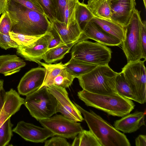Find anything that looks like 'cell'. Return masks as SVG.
I'll list each match as a JSON object with an SVG mask.
<instances>
[{
  "instance_id": "obj_1",
  "label": "cell",
  "mask_w": 146,
  "mask_h": 146,
  "mask_svg": "<svg viewBox=\"0 0 146 146\" xmlns=\"http://www.w3.org/2000/svg\"><path fill=\"white\" fill-rule=\"evenodd\" d=\"M7 11L11 21V31L13 32L40 36L50 32L51 23L45 15L13 0H9Z\"/></svg>"
},
{
  "instance_id": "obj_2",
  "label": "cell",
  "mask_w": 146,
  "mask_h": 146,
  "mask_svg": "<svg viewBox=\"0 0 146 146\" xmlns=\"http://www.w3.org/2000/svg\"><path fill=\"white\" fill-rule=\"evenodd\" d=\"M77 95L87 106L113 116L122 117L129 113L135 106L132 100L119 93L106 95L94 94L83 90L78 92Z\"/></svg>"
},
{
  "instance_id": "obj_3",
  "label": "cell",
  "mask_w": 146,
  "mask_h": 146,
  "mask_svg": "<svg viewBox=\"0 0 146 146\" xmlns=\"http://www.w3.org/2000/svg\"><path fill=\"white\" fill-rule=\"evenodd\" d=\"M84 116L90 130L101 146H130L129 141L123 133L91 110L88 111L73 102Z\"/></svg>"
},
{
  "instance_id": "obj_4",
  "label": "cell",
  "mask_w": 146,
  "mask_h": 146,
  "mask_svg": "<svg viewBox=\"0 0 146 146\" xmlns=\"http://www.w3.org/2000/svg\"><path fill=\"white\" fill-rule=\"evenodd\" d=\"M118 73L108 65L99 66L77 78L83 90L94 94L109 95L119 93L115 85Z\"/></svg>"
},
{
  "instance_id": "obj_5",
  "label": "cell",
  "mask_w": 146,
  "mask_h": 146,
  "mask_svg": "<svg viewBox=\"0 0 146 146\" xmlns=\"http://www.w3.org/2000/svg\"><path fill=\"white\" fill-rule=\"evenodd\" d=\"M24 104L31 116L40 121L57 113V101L44 86L26 96Z\"/></svg>"
},
{
  "instance_id": "obj_6",
  "label": "cell",
  "mask_w": 146,
  "mask_h": 146,
  "mask_svg": "<svg viewBox=\"0 0 146 146\" xmlns=\"http://www.w3.org/2000/svg\"><path fill=\"white\" fill-rule=\"evenodd\" d=\"M112 52L106 45L85 40L73 46L71 58L97 66L106 65L110 60Z\"/></svg>"
},
{
  "instance_id": "obj_7",
  "label": "cell",
  "mask_w": 146,
  "mask_h": 146,
  "mask_svg": "<svg viewBox=\"0 0 146 146\" xmlns=\"http://www.w3.org/2000/svg\"><path fill=\"white\" fill-rule=\"evenodd\" d=\"M140 13V11L135 9L130 22L125 28L124 39L121 44L127 63L142 58L140 33L142 20Z\"/></svg>"
},
{
  "instance_id": "obj_8",
  "label": "cell",
  "mask_w": 146,
  "mask_h": 146,
  "mask_svg": "<svg viewBox=\"0 0 146 146\" xmlns=\"http://www.w3.org/2000/svg\"><path fill=\"white\" fill-rule=\"evenodd\" d=\"M145 60H139L127 63L121 71L137 102L141 104H144L146 102Z\"/></svg>"
},
{
  "instance_id": "obj_9",
  "label": "cell",
  "mask_w": 146,
  "mask_h": 146,
  "mask_svg": "<svg viewBox=\"0 0 146 146\" xmlns=\"http://www.w3.org/2000/svg\"><path fill=\"white\" fill-rule=\"evenodd\" d=\"M43 127L54 134L66 138H73L83 130L81 124L69 119L61 115L39 121Z\"/></svg>"
},
{
  "instance_id": "obj_10",
  "label": "cell",
  "mask_w": 146,
  "mask_h": 146,
  "mask_svg": "<svg viewBox=\"0 0 146 146\" xmlns=\"http://www.w3.org/2000/svg\"><path fill=\"white\" fill-rule=\"evenodd\" d=\"M53 37L49 32L29 45L19 46L17 48V54L26 60L36 62L39 65L43 56L48 50L49 42Z\"/></svg>"
},
{
  "instance_id": "obj_11",
  "label": "cell",
  "mask_w": 146,
  "mask_h": 146,
  "mask_svg": "<svg viewBox=\"0 0 146 146\" xmlns=\"http://www.w3.org/2000/svg\"><path fill=\"white\" fill-rule=\"evenodd\" d=\"M26 141L35 143H43L54 135L47 128L39 127L24 121L18 122L13 129Z\"/></svg>"
},
{
  "instance_id": "obj_12",
  "label": "cell",
  "mask_w": 146,
  "mask_h": 146,
  "mask_svg": "<svg viewBox=\"0 0 146 146\" xmlns=\"http://www.w3.org/2000/svg\"><path fill=\"white\" fill-rule=\"evenodd\" d=\"M135 0H111V20L126 27L136 9Z\"/></svg>"
},
{
  "instance_id": "obj_13",
  "label": "cell",
  "mask_w": 146,
  "mask_h": 146,
  "mask_svg": "<svg viewBox=\"0 0 146 146\" xmlns=\"http://www.w3.org/2000/svg\"><path fill=\"white\" fill-rule=\"evenodd\" d=\"M44 68L31 69L21 78L17 86L19 93L26 96L39 89L42 84L45 75Z\"/></svg>"
},
{
  "instance_id": "obj_14",
  "label": "cell",
  "mask_w": 146,
  "mask_h": 146,
  "mask_svg": "<svg viewBox=\"0 0 146 146\" xmlns=\"http://www.w3.org/2000/svg\"><path fill=\"white\" fill-rule=\"evenodd\" d=\"M51 27L57 33L65 44L86 40L77 21L67 28L64 22L57 19L51 22Z\"/></svg>"
},
{
  "instance_id": "obj_15",
  "label": "cell",
  "mask_w": 146,
  "mask_h": 146,
  "mask_svg": "<svg viewBox=\"0 0 146 146\" xmlns=\"http://www.w3.org/2000/svg\"><path fill=\"white\" fill-rule=\"evenodd\" d=\"M83 34L86 39H91L105 45L119 46L122 42L106 32L92 21L86 26L83 31Z\"/></svg>"
},
{
  "instance_id": "obj_16",
  "label": "cell",
  "mask_w": 146,
  "mask_h": 146,
  "mask_svg": "<svg viewBox=\"0 0 146 146\" xmlns=\"http://www.w3.org/2000/svg\"><path fill=\"white\" fill-rule=\"evenodd\" d=\"M24 100L13 89L6 92L3 88L0 92V113L3 110L11 117L20 110Z\"/></svg>"
},
{
  "instance_id": "obj_17",
  "label": "cell",
  "mask_w": 146,
  "mask_h": 146,
  "mask_svg": "<svg viewBox=\"0 0 146 146\" xmlns=\"http://www.w3.org/2000/svg\"><path fill=\"white\" fill-rule=\"evenodd\" d=\"M145 112L136 111L128 114L115 121L113 124L116 129L125 133L134 132L143 125H145Z\"/></svg>"
},
{
  "instance_id": "obj_18",
  "label": "cell",
  "mask_w": 146,
  "mask_h": 146,
  "mask_svg": "<svg viewBox=\"0 0 146 146\" xmlns=\"http://www.w3.org/2000/svg\"><path fill=\"white\" fill-rule=\"evenodd\" d=\"M48 91L55 97L57 102L67 111L72 114L78 122L84 120L81 113L70 100L66 88L54 85L47 86Z\"/></svg>"
},
{
  "instance_id": "obj_19",
  "label": "cell",
  "mask_w": 146,
  "mask_h": 146,
  "mask_svg": "<svg viewBox=\"0 0 146 146\" xmlns=\"http://www.w3.org/2000/svg\"><path fill=\"white\" fill-rule=\"evenodd\" d=\"M25 65L24 61L16 55L0 56V73L5 76L19 72Z\"/></svg>"
},
{
  "instance_id": "obj_20",
  "label": "cell",
  "mask_w": 146,
  "mask_h": 146,
  "mask_svg": "<svg viewBox=\"0 0 146 146\" xmlns=\"http://www.w3.org/2000/svg\"><path fill=\"white\" fill-rule=\"evenodd\" d=\"M111 0H88L86 5L94 17L111 20Z\"/></svg>"
},
{
  "instance_id": "obj_21",
  "label": "cell",
  "mask_w": 146,
  "mask_h": 146,
  "mask_svg": "<svg viewBox=\"0 0 146 146\" xmlns=\"http://www.w3.org/2000/svg\"><path fill=\"white\" fill-rule=\"evenodd\" d=\"M110 35L122 42L124 39L125 27L111 20L94 17L91 21Z\"/></svg>"
},
{
  "instance_id": "obj_22",
  "label": "cell",
  "mask_w": 146,
  "mask_h": 146,
  "mask_svg": "<svg viewBox=\"0 0 146 146\" xmlns=\"http://www.w3.org/2000/svg\"><path fill=\"white\" fill-rule=\"evenodd\" d=\"M64 64L66 70L75 78L88 73L97 66L72 58Z\"/></svg>"
},
{
  "instance_id": "obj_23",
  "label": "cell",
  "mask_w": 146,
  "mask_h": 146,
  "mask_svg": "<svg viewBox=\"0 0 146 146\" xmlns=\"http://www.w3.org/2000/svg\"><path fill=\"white\" fill-rule=\"evenodd\" d=\"M77 42L62 44L48 49L42 57V59L48 64H51L62 59L68 53L73 46Z\"/></svg>"
},
{
  "instance_id": "obj_24",
  "label": "cell",
  "mask_w": 146,
  "mask_h": 146,
  "mask_svg": "<svg viewBox=\"0 0 146 146\" xmlns=\"http://www.w3.org/2000/svg\"><path fill=\"white\" fill-rule=\"evenodd\" d=\"M39 65L43 66L46 71L44 80L40 88L44 86H47L52 85L54 79L65 68L64 64L61 62L58 63L52 64H46L40 61Z\"/></svg>"
},
{
  "instance_id": "obj_25",
  "label": "cell",
  "mask_w": 146,
  "mask_h": 146,
  "mask_svg": "<svg viewBox=\"0 0 146 146\" xmlns=\"http://www.w3.org/2000/svg\"><path fill=\"white\" fill-rule=\"evenodd\" d=\"M94 17L84 2L78 3L75 11V18L80 28L83 31L91 21Z\"/></svg>"
},
{
  "instance_id": "obj_26",
  "label": "cell",
  "mask_w": 146,
  "mask_h": 146,
  "mask_svg": "<svg viewBox=\"0 0 146 146\" xmlns=\"http://www.w3.org/2000/svg\"><path fill=\"white\" fill-rule=\"evenodd\" d=\"M115 85L117 91L119 94L125 98L137 102L122 72L118 73L116 77Z\"/></svg>"
},
{
  "instance_id": "obj_27",
  "label": "cell",
  "mask_w": 146,
  "mask_h": 146,
  "mask_svg": "<svg viewBox=\"0 0 146 146\" xmlns=\"http://www.w3.org/2000/svg\"><path fill=\"white\" fill-rule=\"evenodd\" d=\"M79 0H65L64 11V22L67 28L74 22L77 21L75 18V11Z\"/></svg>"
},
{
  "instance_id": "obj_28",
  "label": "cell",
  "mask_w": 146,
  "mask_h": 146,
  "mask_svg": "<svg viewBox=\"0 0 146 146\" xmlns=\"http://www.w3.org/2000/svg\"><path fill=\"white\" fill-rule=\"evenodd\" d=\"M10 117L7 119L0 127V146H6L9 144L13 135Z\"/></svg>"
},
{
  "instance_id": "obj_29",
  "label": "cell",
  "mask_w": 146,
  "mask_h": 146,
  "mask_svg": "<svg viewBox=\"0 0 146 146\" xmlns=\"http://www.w3.org/2000/svg\"><path fill=\"white\" fill-rule=\"evenodd\" d=\"M78 135L79 146H101L96 137L90 130H83Z\"/></svg>"
},
{
  "instance_id": "obj_30",
  "label": "cell",
  "mask_w": 146,
  "mask_h": 146,
  "mask_svg": "<svg viewBox=\"0 0 146 146\" xmlns=\"http://www.w3.org/2000/svg\"><path fill=\"white\" fill-rule=\"evenodd\" d=\"M75 78L65 68L54 79L52 85L65 88H68L72 84Z\"/></svg>"
},
{
  "instance_id": "obj_31",
  "label": "cell",
  "mask_w": 146,
  "mask_h": 146,
  "mask_svg": "<svg viewBox=\"0 0 146 146\" xmlns=\"http://www.w3.org/2000/svg\"><path fill=\"white\" fill-rule=\"evenodd\" d=\"M42 7L45 15L52 22L56 19V8L54 0H38Z\"/></svg>"
},
{
  "instance_id": "obj_32",
  "label": "cell",
  "mask_w": 146,
  "mask_h": 146,
  "mask_svg": "<svg viewBox=\"0 0 146 146\" xmlns=\"http://www.w3.org/2000/svg\"><path fill=\"white\" fill-rule=\"evenodd\" d=\"M11 38L19 46H27L33 43L40 36H33L11 31L9 33Z\"/></svg>"
},
{
  "instance_id": "obj_33",
  "label": "cell",
  "mask_w": 146,
  "mask_h": 146,
  "mask_svg": "<svg viewBox=\"0 0 146 146\" xmlns=\"http://www.w3.org/2000/svg\"><path fill=\"white\" fill-rule=\"evenodd\" d=\"M11 21L7 11L3 13L0 18V33L9 34L12 31Z\"/></svg>"
},
{
  "instance_id": "obj_34",
  "label": "cell",
  "mask_w": 146,
  "mask_h": 146,
  "mask_svg": "<svg viewBox=\"0 0 146 146\" xmlns=\"http://www.w3.org/2000/svg\"><path fill=\"white\" fill-rule=\"evenodd\" d=\"M13 0L30 9L43 15H45L44 9L38 0Z\"/></svg>"
},
{
  "instance_id": "obj_35",
  "label": "cell",
  "mask_w": 146,
  "mask_h": 146,
  "mask_svg": "<svg viewBox=\"0 0 146 146\" xmlns=\"http://www.w3.org/2000/svg\"><path fill=\"white\" fill-rule=\"evenodd\" d=\"M19 45L12 40L9 34L0 33V47L5 50L11 48H17Z\"/></svg>"
},
{
  "instance_id": "obj_36",
  "label": "cell",
  "mask_w": 146,
  "mask_h": 146,
  "mask_svg": "<svg viewBox=\"0 0 146 146\" xmlns=\"http://www.w3.org/2000/svg\"><path fill=\"white\" fill-rule=\"evenodd\" d=\"M45 146H70L66 138L59 136L53 137L44 142Z\"/></svg>"
},
{
  "instance_id": "obj_37",
  "label": "cell",
  "mask_w": 146,
  "mask_h": 146,
  "mask_svg": "<svg viewBox=\"0 0 146 146\" xmlns=\"http://www.w3.org/2000/svg\"><path fill=\"white\" fill-rule=\"evenodd\" d=\"M140 38L142 58L146 59V22L141 21V23Z\"/></svg>"
},
{
  "instance_id": "obj_38",
  "label": "cell",
  "mask_w": 146,
  "mask_h": 146,
  "mask_svg": "<svg viewBox=\"0 0 146 146\" xmlns=\"http://www.w3.org/2000/svg\"><path fill=\"white\" fill-rule=\"evenodd\" d=\"M56 8V19L64 22V11L65 0H54ZM84 0H83L84 2Z\"/></svg>"
},
{
  "instance_id": "obj_39",
  "label": "cell",
  "mask_w": 146,
  "mask_h": 146,
  "mask_svg": "<svg viewBox=\"0 0 146 146\" xmlns=\"http://www.w3.org/2000/svg\"><path fill=\"white\" fill-rule=\"evenodd\" d=\"M50 32L52 33L53 37L49 42L48 49L62 44H65L62 40L59 35L52 27Z\"/></svg>"
},
{
  "instance_id": "obj_40",
  "label": "cell",
  "mask_w": 146,
  "mask_h": 146,
  "mask_svg": "<svg viewBox=\"0 0 146 146\" xmlns=\"http://www.w3.org/2000/svg\"><path fill=\"white\" fill-rule=\"evenodd\" d=\"M56 111L57 113H60L63 116L69 119L76 122H78L77 119L75 117L65 109L57 102Z\"/></svg>"
},
{
  "instance_id": "obj_41",
  "label": "cell",
  "mask_w": 146,
  "mask_h": 146,
  "mask_svg": "<svg viewBox=\"0 0 146 146\" xmlns=\"http://www.w3.org/2000/svg\"><path fill=\"white\" fill-rule=\"evenodd\" d=\"M136 146H146V136L144 135H139L135 139Z\"/></svg>"
},
{
  "instance_id": "obj_42",
  "label": "cell",
  "mask_w": 146,
  "mask_h": 146,
  "mask_svg": "<svg viewBox=\"0 0 146 146\" xmlns=\"http://www.w3.org/2000/svg\"><path fill=\"white\" fill-rule=\"evenodd\" d=\"M10 0H0V15L7 11Z\"/></svg>"
},
{
  "instance_id": "obj_43",
  "label": "cell",
  "mask_w": 146,
  "mask_h": 146,
  "mask_svg": "<svg viewBox=\"0 0 146 146\" xmlns=\"http://www.w3.org/2000/svg\"><path fill=\"white\" fill-rule=\"evenodd\" d=\"M11 117L8 116L3 110L0 113V127L3 123L8 118Z\"/></svg>"
},
{
  "instance_id": "obj_44",
  "label": "cell",
  "mask_w": 146,
  "mask_h": 146,
  "mask_svg": "<svg viewBox=\"0 0 146 146\" xmlns=\"http://www.w3.org/2000/svg\"><path fill=\"white\" fill-rule=\"evenodd\" d=\"M4 81L2 80H0V92L1 91L3 88Z\"/></svg>"
},
{
  "instance_id": "obj_45",
  "label": "cell",
  "mask_w": 146,
  "mask_h": 146,
  "mask_svg": "<svg viewBox=\"0 0 146 146\" xmlns=\"http://www.w3.org/2000/svg\"><path fill=\"white\" fill-rule=\"evenodd\" d=\"M144 5L145 8H146V0H143Z\"/></svg>"
}]
</instances>
